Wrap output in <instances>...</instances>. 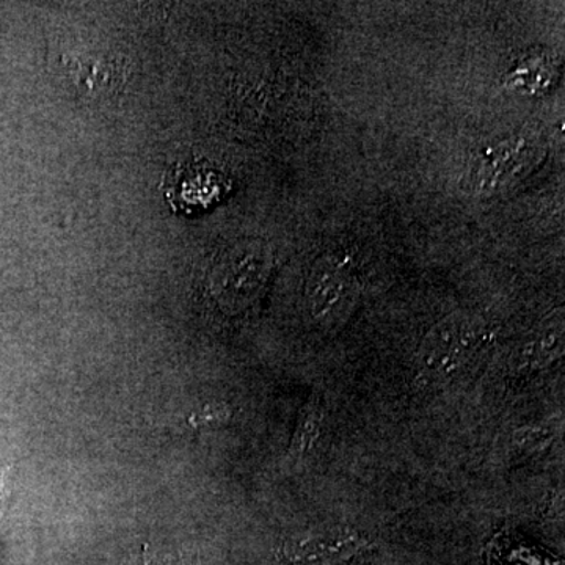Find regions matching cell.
<instances>
[{"label": "cell", "mask_w": 565, "mask_h": 565, "mask_svg": "<svg viewBox=\"0 0 565 565\" xmlns=\"http://www.w3.org/2000/svg\"><path fill=\"white\" fill-rule=\"evenodd\" d=\"M490 332L482 319L455 313L441 319L419 345V373L430 381H449L462 373L487 343Z\"/></svg>", "instance_id": "cell-1"}, {"label": "cell", "mask_w": 565, "mask_h": 565, "mask_svg": "<svg viewBox=\"0 0 565 565\" xmlns=\"http://www.w3.org/2000/svg\"><path fill=\"white\" fill-rule=\"evenodd\" d=\"M273 270V255L263 244L233 248L211 275V292L222 310H247L262 294Z\"/></svg>", "instance_id": "cell-2"}, {"label": "cell", "mask_w": 565, "mask_h": 565, "mask_svg": "<svg viewBox=\"0 0 565 565\" xmlns=\"http://www.w3.org/2000/svg\"><path fill=\"white\" fill-rule=\"evenodd\" d=\"M550 433L545 429H539V427H530V429H522L515 434V441L520 449H533L539 446H545L548 444Z\"/></svg>", "instance_id": "cell-9"}, {"label": "cell", "mask_w": 565, "mask_h": 565, "mask_svg": "<svg viewBox=\"0 0 565 565\" xmlns=\"http://www.w3.org/2000/svg\"><path fill=\"white\" fill-rule=\"evenodd\" d=\"M564 352L563 311L539 323L533 333L520 344L515 353V366L523 371H537L555 363Z\"/></svg>", "instance_id": "cell-6"}, {"label": "cell", "mask_w": 565, "mask_h": 565, "mask_svg": "<svg viewBox=\"0 0 565 565\" xmlns=\"http://www.w3.org/2000/svg\"><path fill=\"white\" fill-rule=\"evenodd\" d=\"M539 156L541 150L537 145L520 136L486 148L475 166V191L482 196L505 191L534 169Z\"/></svg>", "instance_id": "cell-4"}, {"label": "cell", "mask_w": 565, "mask_h": 565, "mask_svg": "<svg viewBox=\"0 0 565 565\" xmlns=\"http://www.w3.org/2000/svg\"><path fill=\"white\" fill-rule=\"evenodd\" d=\"M359 294V280L345 263L337 256H322L307 282L311 319L321 329H340L355 311Z\"/></svg>", "instance_id": "cell-3"}, {"label": "cell", "mask_w": 565, "mask_h": 565, "mask_svg": "<svg viewBox=\"0 0 565 565\" xmlns=\"http://www.w3.org/2000/svg\"><path fill=\"white\" fill-rule=\"evenodd\" d=\"M550 81H552V66L545 58L525 62L508 77V84L514 90L522 93L545 90Z\"/></svg>", "instance_id": "cell-7"}, {"label": "cell", "mask_w": 565, "mask_h": 565, "mask_svg": "<svg viewBox=\"0 0 565 565\" xmlns=\"http://www.w3.org/2000/svg\"><path fill=\"white\" fill-rule=\"evenodd\" d=\"M321 411L315 405H310L307 411L303 412L302 418H300L299 426H297L296 434H294V451L299 455L310 451L321 435Z\"/></svg>", "instance_id": "cell-8"}, {"label": "cell", "mask_w": 565, "mask_h": 565, "mask_svg": "<svg viewBox=\"0 0 565 565\" xmlns=\"http://www.w3.org/2000/svg\"><path fill=\"white\" fill-rule=\"evenodd\" d=\"M370 541L349 527H323L294 535L285 545V555L297 565H338L359 555Z\"/></svg>", "instance_id": "cell-5"}]
</instances>
